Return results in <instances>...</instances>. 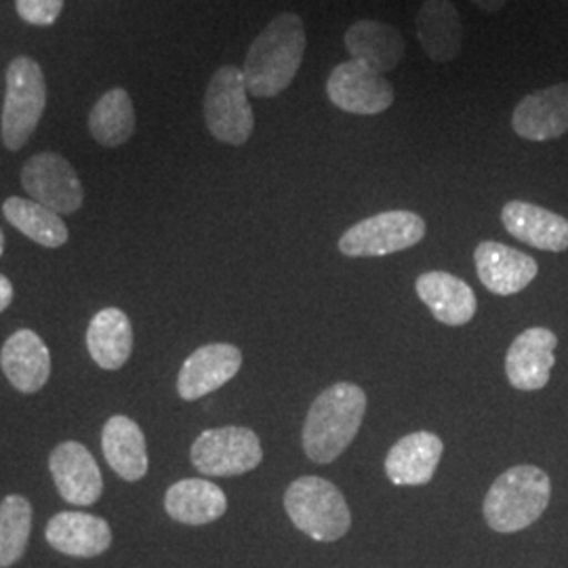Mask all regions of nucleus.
<instances>
[{
  "mask_svg": "<svg viewBox=\"0 0 568 568\" xmlns=\"http://www.w3.org/2000/svg\"><path fill=\"white\" fill-rule=\"evenodd\" d=\"M305 23L297 13H281L251 42L243 74L255 98H276L297 77L305 58Z\"/></svg>",
  "mask_w": 568,
  "mask_h": 568,
  "instance_id": "f257e3e1",
  "label": "nucleus"
},
{
  "mask_svg": "<svg viewBox=\"0 0 568 568\" xmlns=\"http://www.w3.org/2000/svg\"><path fill=\"white\" fill-rule=\"evenodd\" d=\"M365 413L363 387L339 382L323 389L305 417L304 450L310 462L318 466L333 464L354 443Z\"/></svg>",
  "mask_w": 568,
  "mask_h": 568,
  "instance_id": "f03ea898",
  "label": "nucleus"
},
{
  "mask_svg": "<svg viewBox=\"0 0 568 568\" xmlns=\"http://www.w3.org/2000/svg\"><path fill=\"white\" fill-rule=\"evenodd\" d=\"M551 497L549 476L535 466L509 467L485 497V520L497 532H518L541 518Z\"/></svg>",
  "mask_w": 568,
  "mask_h": 568,
  "instance_id": "7ed1b4c3",
  "label": "nucleus"
},
{
  "mask_svg": "<svg viewBox=\"0 0 568 568\" xmlns=\"http://www.w3.org/2000/svg\"><path fill=\"white\" fill-rule=\"evenodd\" d=\"M284 509L291 523L314 541H337L352 527L344 493L321 476H302L286 488Z\"/></svg>",
  "mask_w": 568,
  "mask_h": 568,
  "instance_id": "20e7f679",
  "label": "nucleus"
},
{
  "mask_svg": "<svg viewBox=\"0 0 568 568\" xmlns=\"http://www.w3.org/2000/svg\"><path fill=\"white\" fill-rule=\"evenodd\" d=\"M47 105V84L41 65L30 58H18L7 70V95L2 108V142L9 150H21L41 122Z\"/></svg>",
  "mask_w": 568,
  "mask_h": 568,
  "instance_id": "39448f33",
  "label": "nucleus"
},
{
  "mask_svg": "<svg viewBox=\"0 0 568 568\" xmlns=\"http://www.w3.org/2000/svg\"><path fill=\"white\" fill-rule=\"evenodd\" d=\"M204 121L211 135L230 145H243L253 133L255 116L248 103L243 68H220L204 93Z\"/></svg>",
  "mask_w": 568,
  "mask_h": 568,
  "instance_id": "423d86ee",
  "label": "nucleus"
},
{
  "mask_svg": "<svg viewBox=\"0 0 568 568\" xmlns=\"http://www.w3.org/2000/svg\"><path fill=\"white\" fill-rule=\"evenodd\" d=\"M426 222L413 211H386L352 225L339 239L345 257H384L422 243Z\"/></svg>",
  "mask_w": 568,
  "mask_h": 568,
  "instance_id": "0eeeda50",
  "label": "nucleus"
},
{
  "mask_svg": "<svg viewBox=\"0 0 568 568\" xmlns=\"http://www.w3.org/2000/svg\"><path fill=\"white\" fill-rule=\"evenodd\" d=\"M190 459L206 476H241L262 464L264 450L248 427H213L194 440Z\"/></svg>",
  "mask_w": 568,
  "mask_h": 568,
  "instance_id": "6e6552de",
  "label": "nucleus"
},
{
  "mask_svg": "<svg viewBox=\"0 0 568 568\" xmlns=\"http://www.w3.org/2000/svg\"><path fill=\"white\" fill-rule=\"evenodd\" d=\"M326 95L344 112L375 116L394 103V87L384 74L371 70L363 61L349 60L331 72Z\"/></svg>",
  "mask_w": 568,
  "mask_h": 568,
  "instance_id": "1a4fd4ad",
  "label": "nucleus"
},
{
  "mask_svg": "<svg viewBox=\"0 0 568 568\" xmlns=\"http://www.w3.org/2000/svg\"><path fill=\"white\" fill-rule=\"evenodd\" d=\"M21 185L28 196L58 215H70L81 209L84 190L72 164L55 152L32 156L21 169Z\"/></svg>",
  "mask_w": 568,
  "mask_h": 568,
  "instance_id": "9d476101",
  "label": "nucleus"
},
{
  "mask_svg": "<svg viewBox=\"0 0 568 568\" xmlns=\"http://www.w3.org/2000/svg\"><path fill=\"white\" fill-rule=\"evenodd\" d=\"M511 126L528 142H549L568 133V82L551 84L523 98L514 108Z\"/></svg>",
  "mask_w": 568,
  "mask_h": 568,
  "instance_id": "9b49d317",
  "label": "nucleus"
},
{
  "mask_svg": "<svg viewBox=\"0 0 568 568\" xmlns=\"http://www.w3.org/2000/svg\"><path fill=\"white\" fill-rule=\"evenodd\" d=\"M558 337L546 326H532L520 333L509 345L506 375L516 389L535 392L548 386L551 368L556 365Z\"/></svg>",
  "mask_w": 568,
  "mask_h": 568,
  "instance_id": "f8f14e48",
  "label": "nucleus"
},
{
  "mask_svg": "<svg viewBox=\"0 0 568 568\" xmlns=\"http://www.w3.org/2000/svg\"><path fill=\"white\" fill-rule=\"evenodd\" d=\"M241 366L243 354L236 345H203L183 363L178 392L183 400H199L234 379Z\"/></svg>",
  "mask_w": 568,
  "mask_h": 568,
  "instance_id": "ddd939ff",
  "label": "nucleus"
},
{
  "mask_svg": "<svg viewBox=\"0 0 568 568\" xmlns=\"http://www.w3.org/2000/svg\"><path fill=\"white\" fill-rule=\"evenodd\" d=\"M49 467L61 497L72 506H93L102 497L100 466L81 443H63L51 453Z\"/></svg>",
  "mask_w": 568,
  "mask_h": 568,
  "instance_id": "4468645a",
  "label": "nucleus"
},
{
  "mask_svg": "<svg viewBox=\"0 0 568 568\" xmlns=\"http://www.w3.org/2000/svg\"><path fill=\"white\" fill-rule=\"evenodd\" d=\"M474 262L480 283L485 284L490 293L501 297L516 295L523 288H527L539 272V265L530 255L495 241L478 244Z\"/></svg>",
  "mask_w": 568,
  "mask_h": 568,
  "instance_id": "2eb2a0df",
  "label": "nucleus"
},
{
  "mask_svg": "<svg viewBox=\"0 0 568 568\" xmlns=\"http://www.w3.org/2000/svg\"><path fill=\"white\" fill-rule=\"evenodd\" d=\"M501 222L516 241L539 251L562 253L568 248V220L539 204L509 201L501 209Z\"/></svg>",
  "mask_w": 568,
  "mask_h": 568,
  "instance_id": "dca6fc26",
  "label": "nucleus"
},
{
  "mask_svg": "<svg viewBox=\"0 0 568 568\" xmlns=\"http://www.w3.org/2000/svg\"><path fill=\"white\" fill-rule=\"evenodd\" d=\"M443 450L445 445L440 436L432 432H415L400 438L387 453L389 483L398 487H424L434 478Z\"/></svg>",
  "mask_w": 568,
  "mask_h": 568,
  "instance_id": "f3484780",
  "label": "nucleus"
},
{
  "mask_svg": "<svg viewBox=\"0 0 568 568\" xmlns=\"http://www.w3.org/2000/svg\"><path fill=\"white\" fill-rule=\"evenodd\" d=\"M0 366L11 386L23 394H34L49 382L51 354L34 331L21 328L2 345Z\"/></svg>",
  "mask_w": 568,
  "mask_h": 568,
  "instance_id": "a211bd4d",
  "label": "nucleus"
},
{
  "mask_svg": "<svg viewBox=\"0 0 568 568\" xmlns=\"http://www.w3.org/2000/svg\"><path fill=\"white\" fill-rule=\"evenodd\" d=\"M345 49L352 60L363 61L371 70L387 74L405 60L406 42L398 28L382 21L361 20L347 28Z\"/></svg>",
  "mask_w": 568,
  "mask_h": 568,
  "instance_id": "6ab92c4d",
  "label": "nucleus"
},
{
  "mask_svg": "<svg viewBox=\"0 0 568 568\" xmlns=\"http://www.w3.org/2000/svg\"><path fill=\"white\" fill-rule=\"evenodd\" d=\"M415 291L432 316L443 325H467L478 310L474 288L448 272L422 274L415 283Z\"/></svg>",
  "mask_w": 568,
  "mask_h": 568,
  "instance_id": "aec40b11",
  "label": "nucleus"
},
{
  "mask_svg": "<svg viewBox=\"0 0 568 568\" xmlns=\"http://www.w3.org/2000/svg\"><path fill=\"white\" fill-rule=\"evenodd\" d=\"M44 535L53 548L72 558H95L112 544L108 523L84 511H61L53 516Z\"/></svg>",
  "mask_w": 568,
  "mask_h": 568,
  "instance_id": "412c9836",
  "label": "nucleus"
},
{
  "mask_svg": "<svg viewBox=\"0 0 568 568\" xmlns=\"http://www.w3.org/2000/svg\"><path fill=\"white\" fill-rule=\"evenodd\" d=\"M415 28L429 60L448 63L459 58L464 26L450 0H426L415 18Z\"/></svg>",
  "mask_w": 568,
  "mask_h": 568,
  "instance_id": "4be33fe9",
  "label": "nucleus"
},
{
  "mask_svg": "<svg viewBox=\"0 0 568 568\" xmlns=\"http://www.w3.org/2000/svg\"><path fill=\"white\" fill-rule=\"evenodd\" d=\"M164 509L175 523L203 527L224 516L227 499L217 485L203 478H185L166 490Z\"/></svg>",
  "mask_w": 568,
  "mask_h": 568,
  "instance_id": "5701e85b",
  "label": "nucleus"
},
{
  "mask_svg": "<svg viewBox=\"0 0 568 568\" xmlns=\"http://www.w3.org/2000/svg\"><path fill=\"white\" fill-rule=\"evenodd\" d=\"M103 455L110 467L122 480H142L148 471V447L142 427L133 419L116 415L112 417L102 434Z\"/></svg>",
  "mask_w": 568,
  "mask_h": 568,
  "instance_id": "b1692460",
  "label": "nucleus"
},
{
  "mask_svg": "<svg viewBox=\"0 0 568 568\" xmlns=\"http://www.w3.org/2000/svg\"><path fill=\"white\" fill-rule=\"evenodd\" d=\"M87 347L91 358L105 371L121 368L133 352L129 316L119 307H105L95 314L87 328Z\"/></svg>",
  "mask_w": 568,
  "mask_h": 568,
  "instance_id": "393cba45",
  "label": "nucleus"
},
{
  "mask_svg": "<svg viewBox=\"0 0 568 568\" xmlns=\"http://www.w3.org/2000/svg\"><path fill=\"white\" fill-rule=\"evenodd\" d=\"M2 213L7 222L18 227L23 236L32 239L34 243L47 248H58L68 243V227L63 224L61 215L47 209L44 204L32 199L11 196L2 204Z\"/></svg>",
  "mask_w": 568,
  "mask_h": 568,
  "instance_id": "a878e982",
  "label": "nucleus"
},
{
  "mask_svg": "<svg viewBox=\"0 0 568 568\" xmlns=\"http://www.w3.org/2000/svg\"><path fill=\"white\" fill-rule=\"evenodd\" d=\"M89 131L95 142L116 148L131 140L135 131V108L124 89H112L93 105L89 114Z\"/></svg>",
  "mask_w": 568,
  "mask_h": 568,
  "instance_id": "bb28decb",
  "label": "nucleus"
},
{
  "mask_svg": "<svg viewBox=\"0 0 568 568\" xmlns=\"http://www.w3.org/2000/svg\"><path fill=\"white\" fill-rule=\"evenodd\" d=\"M32 530V506L21 495L0 504V568L11 567L26 554Z\"/></svg>",
  "mask_w": 568,
  "mask_h": 568,
  "instance_id": "cd10ccee",
  "label": "nucleus"
},
{
  "mask_svg": "<svg viewBox=\"0 0 568 568\" xmlns=\"http://www.w3.org/2000/svg\"><path fill=\"white\" fill-rule=\"evenodd\" d=\"M18 13L32 26H51L60 18L63 0H16Z\"/></svg>",
  "mask_w": 568,
  "mask_h": 568,
  "instance_id": "c85d7f7f",
  "label": "nucleus"
},
{
  "mask_svg": "<svg viewBox=\"0 0 568 568\" xmlns=\"http://www.w3.org/2000/svg\"><path fill=\"white\" fill-rule=\"evenodd\" d=\"M13 302V284L0 274V312H4Z\"/></svg>",
  "mask_w": 568,
  "mask_h": 568,
  "instance_id": "c756f323",
  "label": "nucleus"
},
{
  "mask_svg": "<svg viewBox=\"0 0 568 568\" xmlns=\"http://www.w3.org/2000/svg\"><path fill=\"white\" fill-rule=\"evenodd\" d=\"M478 9H483L485 13H499L508 0H471Z\"/></svg>",
  "mask_w": 568,
  "mask_h": 568,
  "instance_id": "7c9ffc66",
  "label": "nucleus"
},
{
  "mask_svg": "<svg viewBox=\"0 0 568 568\" xmlns=\"http://www.w3.org/2000/svg\"><path fill=\"white\" fill-rule=\"evenodd\" d=\"M2 251H4V234L0 230V257H2Z\"/></svg>",
  "mask_w": 568,
  "mask_h": 568,
  "instance_id": "2f4dec72",
  "label": "nucleus"
}]
</instances>
